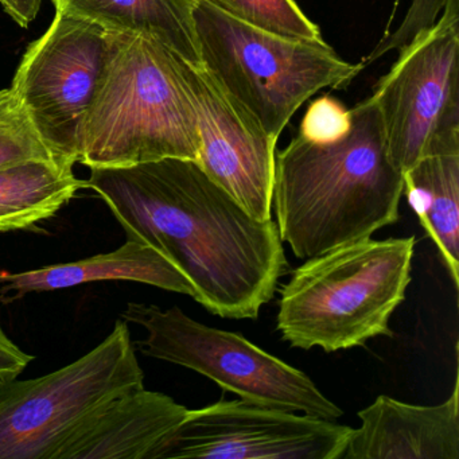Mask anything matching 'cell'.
Listing matches in <instances>:
<instances>
[{
	"mask_svg": "<svg viewBox=\"0 0 459 459\" xmlns=\"http://www.w3.org/2000/svg\"><path fill=\"white\" fill-rule=\"evenodd\" d=\"M85 187L108 206L127 240L165 254L214 316L256 319L289 267L276 222L251 216L197 160L91 169Z\"/></svg>",
	"mask_w": 459,
	"mask_h": 459,
	"instance_id": "6da1fadb",
	"label": "cell"
},
{
	"mask_svg": "<svg viewBox=\"0 0 459 459\" xmlns=\"http://www.w3.org/2000/svg\"><path fill=\"white\" fill-rule=\"evenodd\" d=\"M351 114V127L338 138L297 135L276 152V227L298 259L370 238L399 220L404 182L389 157L377 107L368 98Z\"/></svg>",
	"mask_w": 459,
	"mask_h": 459,
	"instance_id": "7a4b0ae2",
	"label": "cell"
},
{
	"mask_svg": "<svg viewBox=\"0 0 459 459\" xmlns=\"http://www.w3.org/2000/svg\"><path fill=\"white\" fill-rule=\"evenodd\" d=\"M106 63L80 131L77 162L125 168L165 158L197 160V117L186 60L157 39L107 31Z\"/></svg>",
	"mask_w": 459,
	"mask_h": 459,
	"instance_id": "3957f363",
	"label": "cell"
},
{
	"mask_svg": "<svg viewBox=\"0 0 459 459\" xmlns=\"http://www.w3.org/2000/svg\"><path fill=\"white\" fill-rule=\"evenodd\" d=\"M415 238H362L310 257L281 290L276 326L291 348L327 353L394 337L389 319L411 283Z\"/></svg>",
	"mask_w": 459,
	"mask_h": 459,
	"instance_id": "277c9868",
	"label": "cell"
},
{
	"mask_svg": "<svg viewBox=\"0 0 459 459\" xmlns=\"http://www.w3.org/2000/svg\"><path fill=\"white\" fill-rule=\"evenodd\" d=\"M201 66L273 141L295 112L325 88L351 82L361 64L342 60L325 41L278 36L195 0Z\"/></svg>",
	"mask_w": 459,
	"mask_h": 459,
	"instance_id": "5b68a950",
	"label": "cell"
},
{
	"mask_svg": "<svg viewBox=\"0 0 459 459\" xmlns=\"http://www.w3.org/2000/svg\"><path fill=\"white\" fill-rule=\"evenodd\" d=\"M143 386L127 322L117 319L108 337L82 359L0 385V459H57L88 419Z\"/></svg>",
	"mask_w": 459,
	"mask_h": 459,
	"instance_id": "8992f818",
	"label": "cell"
},
{
	"mask_svg": "<svg viewBox=\"0 0 459 459\" xmlns=\"http://www.w3.org/2000/svg\"><path fill=\"white\" fill-rule=\"evenodd\" d=\"M122 319L146 330L138 342L144 356L195 370L241 400L326 420L342 418L343 411L302 370L238 333L200 324L178 306L163 310L131 302Z\"/></svg>",
	"mask_w": 459,
	"mask_h": 459,
	"instance_id": "52a82bcc",
	"label": "cell"
},
{
	"mask_svg": "<svg viewBox=\"0 0 459 459\" xmlns=\"http://www.w3.org/2000/svg\"><path fill=\"white\" fill-rule=\"evenodd\" d=\"M370 98L403 174L424 158L458 154L459 4L399 50Z\"/></svg>",
	"mask_w": 459,
	"mask_h": 459,
	"instance_id": "ba28073f",
	"label": "cell"
},
{
	"mask_svg": "<svg viewBox=\"0 0 459 459\" xmlns=\"http://www.w3.org/2000/svg\"><path fill=\"white\" fill-rule=\"evenodd\" d=\"M107 50L103 28L56 7L49 29L30 44L18 66L12 90L57 160L77 163L80 131Z\"/></svg>",
	"mask_w": 459,
	"mask_h": 459,
	"instance_id": "9c48e42d",
	"label": "cell"
},
{
	"mask_svg": "<svg viewBox=\"0 0 459 459\" xmlns=\"http://www.w3.org/2000/svg\"><path fill=\"white\" fill-rule=\"evenodd\" d=\"M351 427L246 400L187 411L163 459H342Z\"/></svg>",
	"mask_w": 459,
	"mask_h": 459,
	"instance_id": "30bf717a",
	"label": "cell"
},
{
	"mask_svg": "<svg viewBox=\"0 0 459 459\" xmlns=\"http://www.w3.org/2000/svg\"><path fill=\"white\" fill-rule=\"evenodd\" d=\"M197 117L203 170L260 221L271 219L276 142L235 103L211 74L186 61Z\"/></svg>",
	"mask_w": 459,
	"mask_h": 459,
	"instance_id": "8fae6325",
	"label": "cell"
},
{
	"mask_svg": "<svg viewBox=\"0 0 459 459\" xmlns=\"http://www.w3.org/2000/svg\"><path fill=\"white\" fill-rule=\"evenodd\" d=\"M458 376L439 405H412L381 394L359 411L342 459H459Z\"/></svg>",
	"mask_w": 459,
	"mask_h": 459,
	"instance_id": "7c38bea8",
	"label": "cell"
},
{
	"mask_svg": "<svg viewBox=\"0 0 459 459\" xmlns=\"http://www.w3.org/2000/svg\"><path fill=\"white\" fill-rule=\"evenodd\" d=\"M187 408L168 394L136 389L88 419L57 459H163Z\"/></svg>",
	"mask_w": 459,
	"mask_h": 459,
	"instance_id": "4fadbf2b",
	"label": "cell"
},
{
	"mask_svg": "<svg viewBox=\"0 0 459 459\" xmlns=\"http://www.w3.org/2000/svg\"><path fill=\"white\" fill-rule=\"evenodd\" d=\"M104 281H138L189 295L193 299L197 298L195 286L186 275L160 249L142 241L127 240L115 251L79 262L0 275L6 290L20 294L55 291Z\"/></svg>",
	"mask_w": 459,
	"mask_h": 459,
	"instance_id": "5bb4252c",
	"label": "cell"
},
{
	"mask_svg": "<svg viewBox=\"0 0 459 459\" xmlns=\"http://www.w3.org/2000/svg\"><path fill=\"white\" fill-rule=\"evenodd\" d=\"M55 7L91 21L106 31L157 39L184 60L200 65L195 0H52Z\"/></svg>",
	"mask_w": 459,
	"mask_h": 459,
	"instance_id": "9a60e30c",
	"label": "cell"
},
{
	"mask_svg": "<svg viewBox=\"0 0 459 459\" xmlns=\"http://www.w3.org/2000/svg\"><path fill=\"white\" fill-rule=\"evenodd\" d=\"M74 166L39 158L0 168V233L28 230L55 217L85 187Z\"/></svg>",
	"mask_w": 459,
	"mask_h": 459,
	"instance_id": "2e32d148",
	"label": "cell"
},
{
	"mask_svg": "<svg viewBox=\"0 0 459 459\" xmlns=\"http://www.w3.org/2000/svg\"><path fill=\"white\" fill-rule=\"evenodd\" d=\"M403 195L459 287V152L427 157L403 174Z\"/></svg>",
	"mask_w": 459,
	"mask_h": 459,
	"instance_id": "e0dca14e",
	"label": "cell"
},
{
	"mask_svg": "<svg viewBox=\"0 0 459 459\" xmlns=\"http://www.w3.org/2000/svg\"><path fill=\"white\" fill-rule=\"evenodd\" d=\"M241 22L278 36L324 41L318 26L306 17L295 0H204Z\"/></svg>",
	"mask_w": 459,
	"mask_h": 459,
	"instance_id": "ac0fdd59",
	"label": "cell"
},
{
	"mask_svg": "<svg viewBox=\"0 0 459 459\" xmlns=\"http://www.w3.org/2000/svg\"><path fill=\"white\" fill-rule=\"evenodd\" d=\"M55 158L39 138L17 93L0 91V168L28 160Z\"/></svg>",
	"mask_w": 459,
	"mask_h": 459,
	"instance_id": "d6986e66",
	"label": "cell"
},
{
	"mask_svg": "<svg viewBox=\"0 0 459 459\" xmlns=\"http://www.w3.org/2000/svg\"><path fill=\"white\" fill-rule=\"evenodd\" d=\"M455 4H459V0H411L400 25L378 42L373 49V55L383 57L392 50L407 47L415 37L437 22L443 10Z\"/></svg>",
	"mask_w": 459,
	"mask_h": 459,
	"instance_id": "ffe728a7",
	"label": "cell"
},
{
	"mask_svg": "<svg viewBox=\"0 0 459 459\" xmlns=\"http://www.w3.org/2000/svg\"><path fill=\"white\" fill-rule=\"evenodd\" d=\"M351 123V109L337 99L324 96L308 106L298 135L308 141H329L345 134Z\"/></svg>",
	"mask_w": 459,
	"mask_h": 459,
	"instance_id": "44dd1931",
	"label": "cell"
},
{
	"mask_svg": "<svg viewBox=\"0 0 459 459\" xmlns=\"http://www.w3.org/2000/svg\"><path fill=\"white\" fill-rule=\"evenodd\" d=\"M33 359L34 357L23 351L0 325V385L18 378Z\"/></svg>",
	"mask_w": 459,
	"mask_h": 459,
	"instance_id": "7402d4cb",
	"label": "cell"
},
{
	"mask_svg": "<svg viewBox=\"0 0 459 459\" xmlns=\"http://www.w3.org/2000/svg\"><path fill=\"white\" fill-rule=\"evenodd\" d=\"M42 0H0L4 12L21 26L29 28L41 9Z\"/></svg>",
	"mask_w": 459,
	"mask_h": 459,
	"instance_id": "603a6c76",
	"label": "cell"
}]
</instances>
